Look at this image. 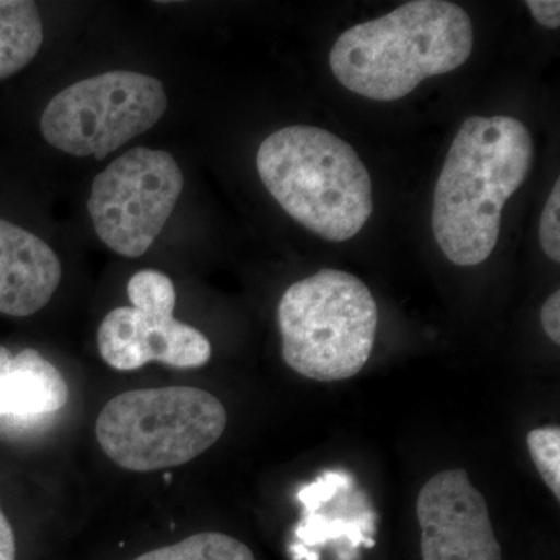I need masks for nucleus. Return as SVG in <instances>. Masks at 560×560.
Segmentation results:
<instances>
[{"label": "nucleus", "instance_id": "9b49d317", "mask_svg": "<svg viewBox=\"0 0 560 560\" xmlns=\"http://www.w3.org/2000/svg\"><path fill=\"white\" fill-rule=\"evenodd\" d=\"M69 386L57 366L35 349L13 355L0 346V422L32 425L68 405Z\"/></svg>", "mask_w": 560, "mask_h": 560}, {"label": "nucleus", "instance_id": "dca6fc26", "mask_svg": "<svg viewBox=\"0 0 560 560\" xmlns=\"http://www.w3.org/2000/svg\"><path fill=\"white\" fill-rule=\"evenodd\" d=\"M540 318L545 334L552 342L560 345V291H555L541 305Z\"/></svg>", "mask_w": 560, "mask_h": 560}, {"label": "nucleus", "instance_id": "0eeeda50", "mask_svg": "<svg viewBox=\"0 0 560 560\" xmlns=\"http://www.w3.org/2000/svg\"><path fill=\"white\" fill-rule=\"evenodd\" d=\"M184 187L168 151L136 147L97 175L88 210L98 238L119 256H143L175 210Z\"/></svg>", "mask_w": 560, "mask_h": 560}, {"label": "nucleus", "instance_id": "423d86ee", "mask_svg": "<svg viewBox=\"0 0 560 560\" xmlns=\"http://www.w3.org/2000/svg\"><path fill=\"white\" fill-rule=\"evenodd\" d=\"M167 105L161 80L109 70L55 95L40 116V132L54 149L102 161L153 128Z\"/></svg>", "mask_w": 560, "mask_h": 560}, {"label": "nucleus", "instance_id": "4468645a", "mask_svg": "<svg viewBox=\"0 0 560 560\" xmlns=\"http://www.w3.org/2000/svg\"><path fill=\"white\" fill-rule=\"evenodd\" d=\"M528 448L534 466L539 470L541 480L560 500V429L541 427L529 431Z\"/></svg>", "mask_w": 560, "mask_h": 560}, {"label": "nucleus", "instance_id": "2eb2a0df", "mask_svg": "<svg viewBox=\"0 0 560 560\" xmlns=\"http://www.w3.org/2000/svg\"><path fill=\"white\" fill-rule=\"evenodd\" d=\"M540 243L545 254L552 261H560V183L555 184V189L545 205L540 219Z\"/></svg>", "mask_w": 560, "mask_h": 560}, {"label": "nucleus", "instance_id": "a211bd4d", "mask_svg": "<svg viewBox=\"0 0 560 560\" xmlns=\"http://www.w3.org/2000/svg\"><path fill=\"white\" fill-rule=\"evenodd\" d=\"M0 560H16V539L2 508H0Z\"/></svg>", "mask_w": 560, "mask_h": 560}, {"label": "nucleus", "instance_id": "6e6552de", "mask_svg": "<svg viewBox=\"0 0 560 560\" xmlns=\"http://www.w3.org/2000/svg\"><path fill=\"white\" fill-rule=\"evenodd\" d=\"M131 307L114 308L98 327V352L117 371H136L150 361L176 370L205 366L212 355L208 338L173 316L176 291L164 272H136L127 287Z\"/></svg>", "mask_w": 560, "mask_h": 560}, {"label": "nucleus", "instance_id": "f8f14e48", "mask_svg": "<svg viewBox=\"0 0 560 560\" xmlns=\"http://www.w3.org/2000/svg\"><path fill=\"white\" fill-rule=\"evenodd\" d=\"M43 40V21L35 2L0 0V80L27 68Z\"/></svg>", "mask_w": 560, "mask_h": 560}, {"label": "nucleus", "instance_id": "ddd939ff", "mask_svg": "<svg viewBox=\"0 0 560 560\" xmlns=\"http://www.w3.org/2000/svg\"><path fill=\"white\" fill-rule=\"evenodd\" d=\"M135 560H256L241 540L223 533H200Z\"/></svg>", "mask_w": 560, "mask_h": 560}, {"label": "nucleus", "instance_id": "39448f33", "mask_svg": "<svg viewBox=\"0 0 560 560\" xmlns=\"http://www.w3.org/2000/svg\"><path fill=\"white\" fill-rule=\"evenodd\" d=\"M228 412L213 394L189 386L136 389L110 399L95 423L117 466L154 471L183 466L220 440Z\"/></svg>", "mask_w": 560, "mask_h": 560}, {"label": "nucleus", "instance_id": "f03ea898", "mask_svg": "<svg viewBox=\"0 0 560 560\" xmlns=\"http://www.w3.org/2000/svg\"><path fill=\"white\" fill-rule=\"evenodd\" d=\"M471 50L474 24L467 11L445 0H412L342 32L329 62L346 90L396 102L423 80L460 68Z\"/></svg>", "mask_w": 560, "mask_h": 560}, {"label": "nucleus", "instance_id": "7ed1b4c3", "mask_svg": "<svg viewBox=\"0 0 560 560\" xmlns=\"http://www.w3.org/2000/svg\"><path fill=\"white\" fill-rule=\"evenodd\" d=\"M256 162L280 208L326 241H350L371 219L370 172L334 132L305 125L282 128L261 142Z\"/></svg>", "mask_w": 560, "mask_h": 560}, {"label": "nucleus", "instance_id": "1a4fd4ad", "mask_svg": "<svg viewBox=\"0 0 560 560\" xmlns=\"http://www.w3.org/2000/svg\"><path fill=\"white\" fill-rule=\"evenodd\" d=\"M416 514L423 560H503L488 503L466 470H444L427 481Z\"/></svg>", "mask_w": 560, "mask_h": 560}, {"label": "nucleus", "instance_id": "9d476101", "mask_svg": "<svg viewBox=\"0 0 560 560\" xmlns=\"http://www.w3.org/2000/svg\"><path fill=\"white\" fill-rule=\"evenodd\" d=\"M62 265L38 235L0 219V313L31 316L60 287Z\"/></svg>", "mask_w": 560, "mask_h": 560}, {"label": "nucleus", "instance_id": "f3484780", "mask_svg": "<svg viewBox=\"0 0 560 560\" xmlns=\"http://www.w3.org/2000/svg\"><path fill=\"white\" fill-rule=\"evenodd\" d=\"M534 20L547 28L560 27V2L559 0H528L526 2Z\"/></svg>", "mask_w": 560, "mask_h": 560}, {"label": "nucleus", "instance_id": "20e7f679", "mask_svg": "<svg viewBox=\"0 0 560 560\" xmlns=\"http://www.w3.org/2000/svg\"><path fill=\"white\" fill-rule=\"evenodd\" d=\"M278 324L291 370L316 382L348 381L370 360L378 307L363 280L326 268L283 293Z\"/></svg>", "mask_w": 560, "mask_h": 560}, {"label": "nucleus", "instance_id": "f257e3e1", "mask_svg": "<svg viewBox=\"0 0 560 560\" xmlns=\"http://www.w3.org/2000/svg\"><path fill=\"white\" fill-rule=\"evenodd\" d=\"M533 139L510 116L469 117L460 125L434 189V238L452 264L488 260L500 237L501 212L530 172Z\"/></svg>", "mask_w": 560, "mask_h": 560}]
</instances>
